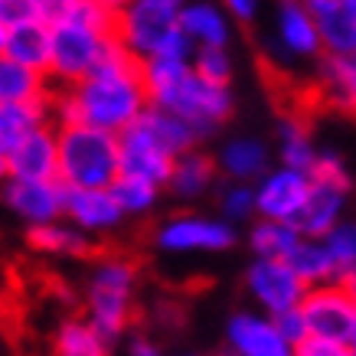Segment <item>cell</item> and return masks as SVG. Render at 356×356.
<instances>
[{"label": "cell", "mask_w": 356, "mask_h": 356, "mask_svg": "<svg viewBox=\"0 0 356 356\" xmlns=\"http://www.w3.org/2000/svg\"><path fill=\"white\" fill-rule=\"evenodd\" d=\"M353 56H356V49H353Z\"/></svg>", "instance_id": "cell-47"}, {"label": "cell", "mask_w": 356, "mask_h": 356, "mask_svg": "<svg viewBox=\"0 0 356 356\" xmlns=\"http://www.w3.org/2000/svg\"><path fill=\"white\" fill-rule=\"evenodd\" d=\"M248 294L259 301L265 314H281L288 307H298L307 291V284L298 278L288 259H255V265L245 275Z\"/></svg>", "instance_id": "cell-10"}, {"label": "cell", "mask_w": 356, "mask_h": 356, "mask_svg": "<svg viewBox=\"0 0 356 356\" xmlns=\"http://www.w3.org/2000/svg\"><path fill=\"white\" fill-rule=\"evenodd\" d=\"M321 238H324L327 252H330V259L337 265V278L350 275L356 268V222H337Z\"/></svg>", "instance_id": "cell-33"}, {"label": "cell", "mask_w": 356, "mask_h": 356, "mask_svg": "<svg viewBox=\"0 0 356 356\" xmlns=\"http://www.w3.org/2000/svg\"><path fill=\"white\" fill-rule=\"evenodd\" d=\"M278 151H281V163L298 167V170L311 173L314 161H317V147L311 140V128L301 118H281L278 124Z\"/></svg>", "instance_id": "cell-29"}, {"label": "cell", "mask_w": 356, "mask_h": 356, "mask_svg": "<svg viewBox=\"0 0 356 356\" xmlns=\"http://www.w3.org/2000/svg\"><path fill=\"white\" fill-rule=\"evenodd\" d=\"M111 40H115V10L98 0H79L76 10L53 26V56L46 76H53L63 88L86 79Z\"/></svg>", "instance_id": "cell-3"}, {"label": "cell", "mask_w": 356, "mask_h": 356, "mask_svg": "<svg viewBox=\"0 0 356 356\" xmlns=\"http://www.w3.org/2000/svg\"><path fill=\"white\" fill-rule=\"evenodd\" d=\"M7 36H10V26L0 20V53H7Z\"/></svg>", "instance_id": "cell-44"}, {"label": "cell", "mask_w": 356, "mask_h": 356, "mask_svg": "<svg viewBox=\"0 0 356 356\" xmlns=\"http://www.w3.org/2000/svg\"><path fill=\"white\" fill-rule=\"evenodd\" d=\"M23 102H49L46 72L0 53V105H23Z\"/></svg>", "instance_id": "cell-20"}, {"label": "cell", "mask_w": 356, "mask_h": 356, "mask_svg": "<svg viewBox=\"0 0 356 356\" xmlns=\"http://www.w3.org/2000/svg\"><path fill=\"white\" fill-rule=\"evenodd\" d=\"M7 56H13V59H20V63L46 72V69H49V56H53V26L43 23L40 17L10 26Z\"/></svg>", "instance_id": "cell-22"}, {"label": "cell", "mask_w": 356, "mask_h": 356, "mask_svg": "<svg viewBox=\"0 0 356 356\" xmlns=\"http://www.w3.org/2000/svg\"><path fill=\"white\" fill-rule=\"evenodd\" d=\"M128 131L154 140L157 147H163V151L173 154V157L190 151L196 140H200V134H196L184 118H177V115H170V111H163V108H154V105H147V108L140 111L138 118L128 124Z\"/></svg>", "instance_id": "cell-19"}, {"label": "cell", "mask_w": 356, "mask_h": 356, "mask_svg": "<svg viewBox=\"0 0 356 356\" xmlns=\"http://www.w3.org/2000/svg\"><path fill=\"white\" fill-rule=\"evenodd\" d=\"M180 26L193 40V46H229V20L226 7L216 3H184Z\"/></svg>", "instance_id": "cell-23"}, {"label": "cell", "mask_w": 356, "mask_h": 356, "mask_svg": "<svg viewBox=\"0 0 356 356\" xmlns=\"http://www.w3.org/2000/svg\"><path fill=\"white\" fill-rule=\"evenodd\" d=\"M49 102H23V105H0V151H10L33 128L46 121Z\"/></svg>", "instance_id": "cell-30"}, {"label": "cell", "mask_w": 356, "mask_h": 356, "mask_svg": "<svg viewBox=\"0 0 356 356\" xmlns=\"http://www.w3.org/2000/svg\"><path fill=\"white\" fill-rule=\"evenodd\" d=\"M190 63L203 79L226 82V86L232 82V56H229L226 46H196Z\"/></svg>", "instance_id": "cell-34"}, {"label": "cell", "mask_w": 356, "mask_h": 356, "mask_svg": "<svg viewBox=\"0 0 356 356\" xmlns=\"http://www.w3.org/2000/svg\"><path fill=\"white\" fill-rule=\"evenodd\" d=\"M213 177H216V163L209 161L206 154L200 151H184L177 154V161H173V170H170V180H167V186H170L177 196H200L209 190V184H213Z\"/></svg>", "instance_id": "cell-25"}, {"label": "cell", "mask_w": 356, "mask_h": 356, "mask_svg": "<svg viewBox=\"0 0 356 356\" xmlns=\"http://www.w3.org/2000/svg\"><path fill=\"white\" fill-rule=\"evenodd\" d=\"M111 193L124 209V216H144L147 209H154L161 186L144 180V177H131V173H118V180L111 184Z\"/></svg>", "instance_id": "cell-32"}, {"label": "cell", "mask_w": 356, "mask_h": 356, "mask_svg": "<svg viewBox=\"0 0 356 356\" xmlns=\"http://www.w3.org/2000/svg\"><path fill=\"white\" fill-rule=\"evenodd\" d=\"M222 216L226 219L255 216V186H248L245 180H236L232 186H226V193H222Z\"/></svg>", "instance_id": "cell-35"}, {"label": "cell", "mask_w": 356, "mask_h": 356, "mask_svg": "<svg viewBox=\"0 0 356 356\" xmlns=\"http://www.w3.org/2000/svg\"><path fill=\"white\" fill-rule=\"evenodd\" d=\"M252 252L259 259H288L291 248L301 242V232L294 222H284V219H265L259 216V226L252 229Z\"/></svg>", "instance_id": "cell-28"}, {"label": "cell", "mask_w": 356, "mask_h": 356, "mask_svg": "<svg viewBox=\"0 0 356 356\" xmlns=\"http://www.w3.org/2000/svg\"><path fill=\"white\" fill-rule=\"evenodd\" d=\"M307 193H311V173L281 163L278 170L261 173V184L255 186V213L265 219L294 222Z\"/></svg>", "instance_id": "cell-11"}, {"label": "cell", "mask_w": 356, "mask_h": 356, "mask_svg": "<svg viewBox=\"0 0 356 356\" xmlns=\"http://www.w3.org/2000/svg\"><path fill=\"white\" fill-rule=\"evenodd\" d=\"M298 356H346L350 346L343 340H330V337H317V334H307L301 343L294 346Z\"/></svg>", "instance_id": "cell-37"}, {"label": "cell", "mask_w": 356, "mask_h": 356, "mask_svg": "<svg viewBox=\"0 0 356 356\" xmlns=\"http://www.w3.org/2000/svg\"><path fill=\"white\" fill-rule=\"evenodd\" d=\"M121 173V140L95 124H59V180L65 186H111Z\"/></svg>", "instance_id": "cell-4"}, {"label": "cell", "mask_w": 356, "mask_h": 356, "mask_svg": "<svg viewBox=\"0 0 356 356\" xmlns=\"http://www.w3.org/2000/svg\"><path fill=\"white\" fill-rule=\"evenodd\" d=\"M222 7H226V10L232 13V20H238V23H252L255 17H259L261 0H222Z\"/></svg>", "instance_id": "cell-40"}, {"label": "cell", "mask_w": 356, "mask_h": 356, "mask_svg": "<svg viewBox=\"0 0 356 356\" xmlns=\"http://www.w3.org/2000/svg\"><path fill=\"white\" fill-rule=\"evenodd\" d=\"M56 353L63 356H102L108 353L105 337L95 330L92 321H65L56 334Z\"/></svg>", "instance_id": "cell-31"}, {"label": "cell", "mask_w": 356, "mask_h": 356, "mask_svg": "<svg viewBox=\"0 0 356 356\" xmlns=\"http://www.w3.org/2000/svg\"><path fill=\"white\" fill-rule=\"evenodd\" d=\"M147 105L151 102L140 76V59L115 36L95 69L65 86V92L56 98V115L59 124H95L121 134Z\"/></svg>", "instance_id": "cell-1"}, {"label": "cell", "mask_w": 356, "mask_h": 356, "mask_svg": "<svg viewBox=\"0 0 356 356\" xmlns=\"http://www.w3.org/2000/svg\"><path fill=\"white\" fill-rule=\"evenodd\" d=\"M275 40L288 56L294 59H314L324 53L321 43V30L314 13L307 10L304 0H278V13H275Z\"/></svg>", "instance_id": "cell-15"}, {"label": "cell", "mask_w": 356, "mask_h": 356, "mask_svg": "<svg viewBox=\"0 0 356 356\" xmlns=\"http://www.w3.org/2000/svg\"><path fill=\"white\" fill-rule=\"evenodd\" d=\"M115 36L138 59H151V56L190 59L196 49L193 40L180 26V13L157 10L140 0H131L124 10L115 13Z\"/></svg>", "instance_id": "cell-5"}, {"label": "cell", "mask_w": 356, "mask_h": 356, "mask_svg": "<svg viewBox=\"0 0 356 356\" xmlns=\"http://www.w3.org/2000/svg\"><path fill=\"white\" fill-rule=\"evenodd\" d=\"M10 177V167H7V151H0V184Z\"/></svg>", "instance_id": "cell-45"}, {"label": "cell", "mask_w": 356, "mask_h": 356, "mask_svg": "<svg viewBox=\"0 0 356 356\" xmlns=\"http://www.w3.org/2000/svg\"><path fill=\"white\" fill-rule=\"evenodd\" d=\"M346 343H350V353H356V321H353V330H350V340H346Z\"/></svg>", "instance_id": "cell-46"}, {"label": "cell", "mask_w": 356, "mask_h": 356, "mask_svg": "<svg viewBox=\"0 0 356 356\" xmlns=\"http://www.w3.org/2000/svg\"><path fill=\"white\" fill-rule=\"evenodd\" d=\"M219 170L232 180H255L268 170V147L255 138H236L229 140L219 154Z\"/></svg>", "instance_id": "cell-24"}, {"label": "cell", "mask_w": 356, "mask_h": 356, "mask_svg": "<svg viewBox=\"0 0 356 356\" xmlns=\"http://www.w3.org/2000/svg\"><path fill=\"white\" fill-rule=\"evenodd\" d=\"M121 140V173H131V177H144L157 186H167L170 180V170H173V154H167L163 147H157L154 140L140 138L134 131H121L118 134Z\"/></svg>", "instance_id": "cell-18"}, {"label": "cell", "mask_w": 356, "mask_h": 356, "mask_svg": "<svg viewBox=\"0 0 356 356\" xmlns=\"http://www.w3.org/2000/svg\"><path fill=\"white\" fill-rule=\"evenodd\" d=\"M271 317H275L281 337L291 343V350L311 334V330H307V321H304V314H301V304H298V307H288V311H281V314H271Z\"/></svg>", "instance_id": "cell-36"}, {"label": "cell", "mask_w": 356, "mask_h": 356, "mask_svg": "<svg viewBox=\"0 0 356 356\" xmlns=\"http://www.w3.org/2000/svg\"><path fill=\"white\" fill-rule=\"evenodd\" d=\"M134 265L128 259H102L88 278V321L105 337V343H115L131 321L134 307Z\"/></svg>", "instance_id": "cell-6"}, {"label": "cell", "mask_w": 356, "mask_h": 356, "mask_svg": "<svg viewBox=\"0 0 356 356\" xmlns=\"http://www.w3.org/2000/svg\"><path fill=\"white\" fill-rule=\"evenodd\" d=\"M140 76H144L147 102L154 108L184 118L200 138L213 134L232 115L236 102L229 86L203 79L190 59H167V56L140 59Z\"/></svg>", "instance_id": "cell-2"}, {"label": "cell", "mask_w": 356, "mask_h": 356, "mask_svg": "<svg viewBox=\"0 0 356 356\" xmlns=\"http://www.w3.org/2000/svg\"><path fill=\"white\" fill-rule=\"evenodd\" d=\"M317 20L324 53L356 49V0H304Z\"/></svg>", "instance_id": "cell-17"}, {"label": "cell", "mask_w": 356, "mask_h": 356, "mask_svg": "<svg viewBox=\"0 0 356 356\" xmlns=\"http://www.w3.org/2000/svg\"><path fill=\"white\" fill-rule=\"evenodd\" d=\"M346 193H350V186L311 177V193L304 200L301 213L294 216L298 232H301V236H311V238H321L327 229H334L337 222H340V216H343Z\"/></svg>", "instance_id": "cell-16"}, {"label": "cell", "mask_w": 356, "mask_h": 356, "mask_svg": "<svg viewBox=\"0 0 356 356\" xmlns=\"http://www.w3.org/2000/svg\"><path fill=\"white\" fill-rule=\"evenodd\" d=\"M0 20L17 26L23 20H36V0H0Z\"/></svg>", "instance_id": "cell-38"}, {"label": "cell", "mask_w": 356, "mask_h": 356, "mask_svg": "<svg viewBox=\"0 0 356 356\" xmlns=\"http://www.w3.org/2000/svg\"><path fill=\"white\" fill-rule=\"evenodd\" d=\"M98 3H105L108 10H115V13H118V10H124V7H128L131 0H98Z\"/></svg>", "instance_id": "cell-43"}, {"label": "cell", "mask_w": 356, "mask_h": 356, "mask_svg": "<svg viewBox=\"0 0 356 356\" xmlns=\"http://www.w3.org/2000/svg\"><path fill=\"white\" fill-rule=\"evenodd\" d=\"M157 248L170 252V255H186V252H226L236 245V232L222 219H206V216H173L167 219L157 236Z\"/></svg>", "instance_id": "cell-9"}, {"label": "cell", "mask_w": 356, "mask_h": 356, "mask_svg": "<svg viewBox=\"0 0 356 356\" xmlns=\"http://www.w3.org/2000/svg\"><path fill=\"white\" fill-rule=\"evenodd\" d=\"M0 200L7 203L17 219L26 226H43L53 219H63L65 209V184L59 177L53 180H20V177H7L0 184Z\"/></svg>", "instance_id": "cell-8"}, {"label": "cell", "mask_w": 356, "mask_h": 356, "mask_svg": "<svg viewBox=\"0 0 356 356\" xmlns=\"http://www.w3.org/2000/svg\"><path fill=\"white\" fill-rule=\"evenodd\" d=\"M140 3H147V7H157V10H170V13H180L186 0H140Z\"/></svg>", "instance_id": "cell-41"}, {"label": "cell", "mask_w": 356, "mask_h": 356, "mask_svg": "<svg viewBox=\"0 0 356 356\" xmlns=\"http://www.w3.org/2000/svg\"><path fill=\"white\" fill-rule=\"evenodd\" d=\"M63 219L82 232H111L121 226L124 209L118 206L111 186H65V209Z\"/></svg>", "instance_id": "cell-12"}, {"label": "cell", "mask_w": 356, "mask_h": 356, "mask_svg": "<svg viewBox=\"0 0 356 356\" xmlns=\"http://www.w3.org/2000/svg\"><path fill=\"white\" fill-rule=\"evenodd\" d=\"M79 0H36V17L43 23H49V26H56V23H63L69 13L76 10Z\"/></svg>", "instance_id": "cell-39"}, {"label": "cell", "mask_w": 356, "mask_h": 356, "mask_svg": "<svg viewBox=\"0 0 356 356\" xmlns=\"http://www.w3.org/2000/svg\"><path fill=\"white\" fill-rule=\"evenodd\" d=\"M131 353L134 356H154L157 353V346L147 343V340H134V343H131Z\"/></svg>", "instance_id": "cell-42"}, {"label": "cell", "mask_w": 356, "mask_h": 356, "mask_svg": "<svg viewBox=\"0 0 356 356\" xmlns=\"http://www.w3.org/2000/svg\"><path fill=\"white\" fill-rule=\"evenodd\" d=\"M7 167H10V177H20V180L59 177V131H53L46 121L40 128H33L7 151Z\"/></svg>", "instance_id": "cell-14"}, {"label": "cell", "mask_w": 356, "mask_h": 356, "mask_svg": "<svg viewBox=\"0 0 356 356\" xmlns=\"http://www.w3.org/2000/svg\"><path fill=\"white\" fill-rule=\"evenodd\" d=\"M226 340L238 356H291V343L281 337L275 317L265 311H242L229 317Z\"/></svg>", "instance_id": "cell-13"}, {"label": "cell", "mask_w": 356, "mask_h": 356, "mask_svg": "<svg viewBox=\"0 0 356 356\" xmlns=\"http://www.w3.org/2000/svg\"><path fill=\"white\" fill-rule=\"evenodd\" d=\"M291 268L298 271V278L304 284H321V281H330L337 278V265L327 252L324 238H311V236H301V242L291 248Z\"/></svg>", "instance_id": "cell-27"}, {"label": "cell", "mask_w": 356, "mask_h": 356, "mask_svg": "<svg viewBox=\"0 0 356 356\" xmlns=\"http://www.w3.org/2000/svg\"><path fill=\"white\" fill-rule=\"evenodd\" d=\"M301 314L307 321V330L317 337H330V340H350L356 321V298L346 288L343 278H330L321 284H307L301 298ZM350 346V343H346Z\"/></svg>", "instance_id": "cell-7"}, {"label": "cell", "mask_w": 356, "mask_h": 356, "mask_svg": "<svg viewBox=\"0 0 356 356\" xmlns=\"http://www.w3.org/2000/svg\"><path fill=\"white\" fill-rule=\"evenodd\" d=\"M321 95L340 111H356V56L327 53L321 63Z\"/></svg>", "instance_id": "cell-21"}, {"label": "cell", "mask_w": 356, "mask_h": 356, "mask_svg": "<svg viewBox=\"0 0 356 356\" xmlns=\"http://www.w3.org/2000/svg\"><path fill=\"white\" fill-rule=\"evenodd\" d=\"M30 245L46 255H86L88 252V232H82L72 222H43L30 226Z\"/></svg>", "instance_id": "cell-26"}]
</instances>
